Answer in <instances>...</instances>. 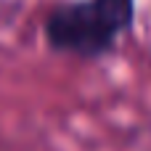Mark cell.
<instances>
[{
  "instance_id": "6da1fadb",
  "label": "cell",
  "mask_w": 151,
  "mask_h": 151,
  "mask_svg": "<svg viewBox=\"0 0 151 151\" xmlns=\"http://www.w3.org/2000/svg\"><path fill=\"white\" fill-rule=\"evenodd\" d=\"M135 21V0H69L48 11L42 37L50 50L101 58Z\"/></svg>"
}]
</instances>
